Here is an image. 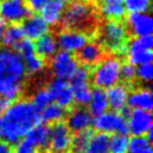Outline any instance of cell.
Segmentation results:
<instances>
[{
  "label": "cell",
  "instance_id": "cell-1",
  "mask_svg": "<svg viewBox=\"0 0 153 153\" xmlns=\"http://www.w3.org/2000/svg\"><path fill=\"white\" fill-rule=\"evenodd\" d=\"M37 123H39V115L31 102L17 99L0 116V139L8 145H14L23 140Z\"/></svg>",
  "mask_w": 153,
  "mask_h": 153
},
{
  "label": "cell",
  "instance_id": "cell-2",
  "mask_svg": "<svg viewBox=\"0 0 153 153\" xmlns=\"http://www.w3.org/2000/svg\"><path fill=\"white\" fill-rule=\"evenodd\" d=\"M26 75L24 60L11 49L0 50V96L17 100L23 92Z\"/></svg>",
  "mask_w": 153,
  "mask_h": 153
},
{
  "label": "cell",
  "instance_id": "cell-3",
  "mask_svg": "<svg viewBox=\"0 0 153 153\" xmlns=\"http://www.w3.org/2000/svg\"><path fill=\"white\" fill-rule=\"evenodd\" d=\"M121 65L122 62L116 56L103 57L96 63L92 73H90L92 84L97 88L103 90H108L109 87L118 84L121 80Z\"/></svg>",
  "mask_w": 153,
  "mask_h": 153
},
{
  "label": "cell",
  "instance_id": "cell-4",
  "mask_svg": "<svg viewBox=\"0 0 153 153\" xmlns=\"http://www.w3.org/2000/svg\"><path fill=\"white\" fill-rule=\"evenodd\" d=\"M102 42L112 53H122L128 39V29L120 20H108L102 26Z\"/></svg>",
  "mask_w": 153,
  "mask_h": 153
},
{
  "label": "cell",
  "instance_id": "cell-5",
  "mask_svg": "<svg viewBox=\"0 0 153 153\" xmlns=\"http://www.w3.org/2000/svg\"><path fill=\"white\" fill-rule=\"evenodd\" d=\"M92 17L91 6L82 0H74L69 2L68 7L65 8L62 16V24L66 29H82L85 27Z\"/></svg>",
  "mask_w": 153,
  "mask_h": 153
},
{
  "label": "cell",
  "instance_id": "cell-6",
  "mask_svg": "<svg viewBox=\"0 0 153 153\" xmlns=\"http://www.w3.org/2000/svg\"><path fill=\"white\" fill-rule=\"evenodd\" d=\"M92 126L97 131L105 134L127 135V133H129L126 117L121 112L114 110H106L105 112L94 116V118L92 120Z\"/></svg>",
  "mask_w": 153,
  "mask_h": 153
},
{
  "label": "cell",
  "instance_id": "cell-7",
  "mask_svg": "<svg viewBox=\"0 0 153 153\" xmlns=\"http://www.w3.org/2000/svg\"><path fill=\"white\" fill-rule=\"evenodd\" d=\"M69 80L74 103L79 106H86L90 102L92 92L90 86V71L86 66H79Z\"/></svg>",
  "mask_w": 153,
  "mask_h": 153
},
{
  "label": "cell",
  "instance_id": "cell-8",
  "mask_svg": "<svg viewBox=\"0 0 153 153\" xmlns=\"http://www.w3.org/2000/svg\"><path fill=\"white\" fill-rule=\"evenodd\" d=\"M78 59L68 51L60 50L56 51L50 60V68L55 78L62 80H69L76 68L79 67Z\"/></svg>",
  "mask_w": 153,
  "mask_h": 153
},
{
  "label": "cell",
  "instance_id": "cell-9",
  "mask_svg": "<svg viewBox=\"0 0 153 153\" xmlns=\"http://www.w3.org/2000/svg\"><path fill=\"white\" fill-rule=\"evenodd\" d=\"M30 14L25 0H0V19L10 24H19Z\"/></svg>",
  "mask_w": 153,
  "mask_h": 153
},
{
  "label": "cell",
  "instance_id": "cell-10",
  "mask_svg": "<svg viewBox=\"0 0 153 153\" xmlns=\"http://www.w3.org/2000/svg\"><path fill=\"white\" fill-rule=\"evenodd\" d=\"M88 42V36L75 29H65L57 33L56 43L57 48L68 53H78L86 43Z\"/></svg>",
  "mask_w": 153,
  "mask_h": 153
},
{
  "label": "cell",
  "instance_id": "cell-11",
  "mask_svg": "<svg viewBox=\"0 0 153 153\" xmlns=\"http://www.w3.org/2000/svg\"><path fill=\"white\" fill-rule=\"evenodd\" d=\"M128 131L133 136H143L152 130V114L147 110L131 109L127 115Z\"/></svg>",
  "mask_w": 153,
  "mask_h": 153
},
{
  "label": "cell",
  "instance_id": "cell-12",
  "mask_svg": "<svg viewBox=\"0 0 153 153\" xmlns=\"http://www.w3.org/2000/svg\"><path fill=\"white\" fill-rule=\"evenodd\" d=\"M72 142V134L66 123L57 122L50 128V136L48 147L53 153H67L69 152Z\"/></svg>",
  "mask_w": 153,
  "mask_h": 153
},
{
  "label": "cell",
  "instance_id": "cell-13",
  "mask_svg": "<svg viewBox=\"0 0 153 153\" xmlns=\"http://www.w3.org/2000/svg\"><path fill=\"white\" fill-rule=\"evenodd\" d=\"M49 93L53 97V100L56 102L57 105H60L63 109H67L72 106L74 103L73 100V92L71 88V85L67 82V80H62L59 78H54L47 86Z\"/></svg>",
  "mask_w": 153,
  "mask_h": 153
},
{
  "label": "cell",
  "instance_id": "cell-14",
  "mask_svg": "<svg viewBox=\"0 0 153 153\" xmlns=\"http://www.w3.org/2000/svg\"><path fill=\"white\" fill-rule=\"evenodd\" d=\"M127 26L134 36L151 35L153 31V19L145 13H129L127 17Z\"/></svg>",
  "mask_w": 153,
  "mask_h": 153
},
{
  "label": "cell",
  "instance_id": "cell-15",
  "mask_svg": "<svg viewBox=\"0 0 153 153\" xmlns=\"http://www.w3.org/2000/svg\"><path fill=\"white\" fill-rule=\"evenodd\" d=\"M92 115L88 112V110L84 108H76L73 109L66 117V126L71 131L80 133L84 130L90 129L92 126Z\"/></svg>",
  "mask_w": 153,
  "mask_h": 153
},
{
  "label": "cell",
  "instance_id": "cell-16",
  "mask_svg": "<svg viewBox=\"0 0 153 153\" xmlns=\"http://www.w3.org/2000/svg\"><path fill=\"white\" fill-rule=\"evenodd\" d=\"M22 29L24 31V36H26V38L32 41L49 32V25L38 14H31V16L29 14L23 20Z\"/></svg>",
  "mask_w": 153,
  "mask_h": 153
},
{
  "label": "cell",
  "instance_id": "cell-17",
  "mask_svg": "<svg viewBox=\"0 0 153 153\" xmlns=\"http://www.w3.org/2000/svg\"><path fill=\"white\" fill-rule=\"evenodd\" d=\"M106 97L109 102V108L114 111H122L127 106V100L129 96V88L124 84H116L109 87L106 91Z\"/></svg>",
  "mask_w": 153,
  "mask_h": 153
},
{
  "label": "cell",
  "instance_id": "cell-18",
  "mask_svg": "<svg viewBox=\"0 0 153 153\" xmlns=\"http://www.w3.org/2000/svg\"><path fill=\"white\" fill-rule=\"evenodd\" d=\"M127 105L130 109H140L151 111L153 108V94L149 88H136L129 92Z\"/></svg>",
  "mask_w": 153,
  "mask_h": 153
},
{
  "label": "cell",
  "instance_id": "cell-19",
  "mask_svg": "<svg viewBox=\"0 0 153 153\" xmlns=\"http://www.w3.org/2000/svg\"><path fill=\"white\" fill-rule=\"evenodd\" d=\"M49 136H50V127H48L44 123H37L26 133L24 140L27 141L30 145H32L35 148L43 149L48 147Z\"/></svg>",
  "mask_w": 153,
  "mask_h": 153
},
{
  "label": "cell",
  "instance_id": "cell-20",
  "mask_svg": "<svg viewBox=\"0 0 153 153\" xmlns=\"http://www.w3.org/2000/svg\"><path fill=\"white\" fill-rule=\"evenodd\" d=\"M66 5L60 1V0H50L49 2H47L41 10V17L43 18V20L50 26L57 25L63 16Z\"/></svg>",
  "mask_w": 153,
  "mask_h": 153
},
{
  "label": "cell",
  "instance_id": "cell-21",
  "mask_svg": "<svg viewBox=\"0 0 153 153\" xmlns=\"http://www.w3.org/2000/svg\"><path fill=\"white\" fill-rule=\"evenodd\" d=\"M104 51L99 43L97 42H87L79 51L78 60L84 63V66H92L99 62L103 59Z\"/></svg>",
  "mask_w": 153,
  "mask_h": 153
},
{
  "label": "cell",
  "instance_id": "cell-22",
  "mask_svg": "<svg viewBox=\"0 0 153 153\" xmlns=\"http://www.w3.org/2000/svg\"><path fill=\"white\" fill-rule=\"evenodd\" d=\"M99 11L103 17L109 20H121L126 16L123 0H100Z\"/></svg>",
  "mask_w": 153,
  "mask_h": 153
},
{
  "label": "cell",
  "instance_id": "cell-23",
  "mask_svg": "<svg viewBox=\"0 0 153 153\" xmlns=\"http://www.w3.org/2000/svg\"><path fill=\"white\" fill-rule=\"evenodd\" d=\"M88 112L92 116H98L105 112L109 109V102L106 97V92L103 88H94L91 92V98L88 102Z\"/></svg>",
  "mask_w": 153,
  "mask_h": 153
},
{
  "label": "cell",
  "instance_id": "cell-24",
  "mask_svg": "<svg viewBox=\"0 0 153 153\" xmlns=\"http://www.w3.org/2000/svg\"><path fill=\"white\" fill-rule=\"evenodd\" d=\"M35 49H36V54L39 55L41 57H43V59L44 57H51L57 51L56 37L49 32L43 35L42 37L36 39Z\"/></svg>",
  "mask_w": 153,
  "mask_h": 153
},
{
  "label": "cell",
  "instance_id": "cell-25",
  "mask_svg": "<svg viewBox=\"0 0 153 153\" xmlns=\"http://www.w3.org/2000/svg\"><path fill=\"white\" fill-rule=\"evenodd\" d=\"M109 134L92 133L84 153H109Z\"/></svg>",
  "mask_w": 153,
  "mask_h": 153
},
{
  "label": "cell",
  "instance_id": "cell-26",
  "mask_svg": "<svg viewBox=\"0 0 153 153\" xmlns=\"http://www.w3.org/2000/svg\"><path fill=\"white\" fill-rule=\"evenodd\" d=\"M38 115H39V121H42L44 124H49V123L54 124L61 122L65 118L66 110L60 105H57L56 103H50L49 105L39 110Z\"/></svg>",
  "mask_w": 153,
  "mask_h": 153
},
{
  "label": "cell",
  "instance_id": "cell-27",
  "mask_svg": "<svg viewBox=\"0 0 153 153\" xmlns=\"http://www.w3.org/2000/svg\"><path fill=\"white\" fill-rule=\"evenodd\" d=\"M24 31L22 29V25L19 24H10L6 26L1 43L7 48H14L23 38H24Z\"/></svg>",
  "mask_w": 153,
  "mask_h": 153
},
{
  "label": "cell",
  "instance_id": "cell-28",
  "mask_svg": "<svg viewBox=\"0 0 153 153\" xmlns=\"http://www.w3.org/2000/svg\"><path fill=\"white\" fill-rule=\"evenodd\" d=\"M128 153H153L151 141L143 136H133L129 139Z\"/></svg>",
  "mask_w": 153,
  "mask_h": 153
},
{
  "label": "cell",
  "instance_id": "cell-29",
  "mask_svg": "<svg viewBox=\"0 0 153 153\" xmlns=\"http://www.w3.org/2000/svg\"><path fill=\"white\" fill-rule=\"evenodd\" d=\"M128 143L126 134H114L109 140V153H128Z\"/></svg>",
  "mask_w": 153,
  "mask_h": 153
},
{
  "label": "cell",
  "instance_id": "cell-30",
  "mask_svg": "<svg viewBox=\"0 0 153 153\" xmlns=\"http://www.w3.org/2000/svg\"><path fill=\"white\" fill-rule=\"evenodd\" d=\"M91 134H92V131L90 129L80 131V133H75V135L72 136V142H71L69 151L72 153H84Z\"/></svg>",
  "mask_w": 153,
  "mask_h": 153
},
{
  "label": "cell",
  "instance_id": "cell-31",
  "mask_svg": "<svg viewBox=\"0 0 153 153\" xmlns=\"http://www.w3.org/2000/svg\"><path fill=\"white\" fill-rule=\"evenodd\" d=\"M128 62L135 67L143 65V63H148L152 61L153 59V54H152V49H147V50H128Z\"/></svg>",
  "mask_w": 153,
  "mask_h": 153
},
{
  "label": "cell",
  "instance_id": "cell-32",
  "mask_svg": "<svg viewBox=\"0 0 153 153\" xmlns=\"http://www.w3.org/2000/svg\"><path fill=\"white\" fill-rule=\"evenodd\" d=\"M50 103H53V97H51V94L49 93V91H48L47 87H44V88H38V90L32 94L31 104L36 108L37 111L42 110L43 108H45V106L49 105Z\"/></svg>",
  "mask_w": 153,
  "mask_h": 153
},
{
  "label": "cell",
  "instance_id": "cell-33",
  "mask_svg": "<svg viewBox=\"0 0 153 153\" xmlns=\"http://www.w3.org/2000/svg\"><path fill=\"white\" fill-rule=\"evenodd\" d=\"M24 65H25V71H26V73L32 74V75L41 73V72L44 69V67H45L44 59L41 57V56L37 55V54H35V55H32V56L25 59V60H24Z\"/></svg>",
  "mask_w": 153,
  "mask_h": 153
},
{
  "label": "cell",
  "instance_id": "cell-34",
  "mask_svg": "<svg viewBox=\"0 0 153 153\" xmlns=\"http://www.w3.org/2000/svg\"><path fill=\"white\" fill-rule=\"evenodd\" d=\"M153 47V37L151 35L134 36L128 44V50H147Z\"/></svg>",
  "mask_w": 153,
  "mask_h": 153
},
{
  "label": "cell",
  "instance_id": "cell-35",
  "mask_svg": "<svg viewBox=\"0 0 153 153\" xmlns=\"http://www.w3.org/2000/svg\"><path fill=\"white\" fill-rule=\"evenodd\" d=\"M129 13H145L151 8V0H123Z\"/></svg>",
  "mask_w": 153,
  "mask_h": 153
},
{
  "label": "cell",
  "instance_id": "cell-36",
  "mask_svg": "<svg viewBox=\"0 0 153 153\" xmlns=\"http://www.w3.org/2000/svg\"><path fill=\"white\" fill-rule=\"evenodd\" d=\"M16 51L22 56L23 60L32 56L36 54V49H35V43L32 39L29 38H23L16 47H14Z\"/></svg>",
  "mask_w": 153,
  "mask_h": 153
},
{
  "label": "cell",
  "instance_id": "cell-37",
  "mask_svg": "<svg viewBox=\"0 0 153 153\" xmlns=\"http://www.w3.org/2000/svg\"><path fill=\"white\" fill-rule=\"evenodd\" d=\"M136 78L142 82H151L153 79V66L151 62L136 67Z\"/></svg>",
  "mask_w": 153,
  "mask_h": 153
},
{
  "label": "cell",
  "instance_id": "cell-38",
  "mask_svg": "<svg viewBox=\"0 0 153 153\" xmlns=\"http://www.w3.org/2000/svg\"><path fill=\"white\" fill-rule=\"evenodd\" d=\"M136 78V67L129 62L121 65V79H124L127 82H131Z\"/></svg>",
  "mask_w": 153,
  "mask_h": 153
},
{
  "label": "cell",
  "instance_id": "cell-39",
  "mask_svg": "<svg viewBox=\"0 0 153 153\" xmlns=\"http://www.w3.org/2000/svg\"><path fill=\"white\" fill-rule=\"evenodd\" d=\"M12 153H38V149L35 148L32 145H30L27 141L20 140L19 142L14 143Z\"/></svg>",
  "mask_w": 153,
  "mask_h": 153
},
{
  "label": "cell",
  "instance_id": "cell-40",
  "mask_svg": "<svg viewBox=\"0 0 153 153\" xmlns=\"http://www.w3.org/2000/svg\"><path fill=\"white\" fill-rule=\"evenodd\" d=\"M50 0H25L29 10H32V11H39L47 2H49Z\"/></svg>",
  "mask_w": 153,
  "mask_h": 153
},
{
  "label": "cell",
  "instance_id": "cell-41",
  "mask_svg": "<svg viewBox=\"0 0 153 153\" xmlns=\"http://www.w3.org/2000/svg\"><path fill=\"white\" fill-rule=\"evenodd\" d=\"M10 104H11V100H8L7 98L0 96V116L7 110V108L10 106Z\"/></svg>",
  "mask_w": 153,
  "mask_h": 153
},
{
  "label": "cell",
  "instance_id": "cell-42",
  "mask_svg": "<svg viewBox=\"0 0 153 153\" xmlns=\"http://www.w3.org/2000/svg\"><path fill=\"white\" fill-rule=\"evenodd\" d=\"M0 153H12V148L10 147V145L2 141L1 139H0Z\"/></svg>",
  "mask_w": 153,
  "mask_h": 153
},
{
  "label": "cell",
  "instance_id": "cell-43",
  "mask_svg": "<svg viewBox=\"0 0 153 153\" xmlns=\"http://www.w3.org/2000/svg\"><path fill=\"white\" fill-rule=\"evenodd\" d=\"M5 29H6V23L4 20L0 19V43H1V39H2V36H4V32H5Z\"/></svg>",
  "mask_w": 153,
  "mask_h": 153
},
{
  "label": "cell",
  "instance_id": "cell-44",
  "mask_svg": "<svg viewBox=\"0 0 153 153\" xmlns=\"http://www.w3.org/2000/svg\"><path fill=\"white\" fill-rule=\"evenodd\" d=\"M60 1H62L63 4H67V2H72V1H74V0H60Z\"/></svg>",
  "mask_w": 153,
  "mask_h": 153
}]
</instances>
